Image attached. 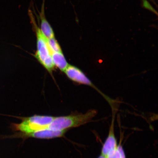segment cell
<instances>
[{
  "label": "cell",
  "instance_id": "9",
  "mask_svg": "<svg viewBox=\"0 0 158 158\" xmlns=\"http://www.w3.org/2000/svg\"><path fill=\"white\" fill-rule=\"evenodd\" d=\"M106 158H126V155L120 143L118 145L117 148L109 154Z\"/></svg>",
  "mask_w": 158,
  "mask_h": 158
},
{
  "label": "cell",
  "instance_id": "2",
  "mask_svg": "<svg viewBox=\"0 0 158 158\" xmlns=\"http://www.w3.org/2000/svg\"><path fill=\"white\" fill-rule=\"evenodd\" d=\"M30 16L37 39V51L35 55V57L51 73L54 70L55 66L51 56V52L47 43V39L37 25L33 15L30 14Z\"/></svg>",
  "mask_w": 158,
  "mask_h": 158
},
{
  "label": "cell",
  "instance_id": "8",
  "mask_svg": "<svg viewBox=\"0 0 158 158\" xmlns=\"http://www.w3.org/2000/svg\"><path fill=\"white\" fill-rule=\"evenodd\" d=\"M51 56L54 66L62 72H64L69 64L62 52H53Z\"/></svg>",
  "mask_w": 158,
  "mask_h": 158
},
{
  "label": "cell",
  "instance_id": "4",
  "mask_svg": "<svg viewBox=\"0 0 158 158\" xmlns=\"http://www.w3.org/2000/svg\"><path fill=\"white\" fill-rule=\"evenodd\" d=\"M69 130H54L47 128L31 133L16 132L12 135L6 136V138H21L23 141L29 138L40 139H51L64 137L65 134Z\"/></svg>",
  "mask_w": 158,
  "mask_h": 158
},
{
  "label": "cell",
  "instance_id": "5",
  "mask_svg": "<svg viewBox=\"0 0 158 158\" xmlns=\"http://www.w3.org/2000/svg\"><path fill=\"white\" fill-rule=\"evenodd\" d=\"M64 72L68 78L73 81L79 84L89 86L99 93L108 102L111 101V99L102 93L94 85L89 79L87 77L84 73L80 69L73 65L69 64Z\"/></svg>",
  "mask_w": 158,
  "mask_h": 158
},
{
  "label": "cell",
  "instance_id": "6",
  "mask_svg": "<svg viewBox=\"0 0 158 158\" xmlns=\"http://www.w3.org/2000/svg\"><path fill=\"white\" fill-rule=\"evenodd\" d=\"M114 114L112 118L111 125L107 138L102 146L101 154L106 157L108 154L115 150L118 147L117 140L114 134Z\"/></svg>",
  "mask_w": 158,
  "mask_h": 158
},
{
  "label": "cell",
  "instance_id": "10",
  "mask_svg": "<svg viewBox=\"0 0 158 158\" xmlns=\"http://www.w3.org/2000/svg\"><path fill=\"white\" fill-rule=\"evenodd\" d=\"M47 43L51 54L53 52H62V49L55 37L47 39Z\"/></svg>",
  "mask_w": 158,
  "mask_h": 158
},
{
  "label": "cell",
  "instance_id": "3",
  "mask_svg": "<svg viewBox=\"0 0 158 158\" xmlns=\"http://www.w3.org/2000/svg\"><path fill=\"white\" fill-rule=\"evenodd\" d=\"M21 120L20 123H12L10 128L13 131L31 133L48 128L54 116L35 115L30 117H16Z\"/></svg>",
  "mask_w": 158,
  "mask_h": 158
},
{
  "label": "cell",
  "instance_id": "11",
  "mask_svg": "<svg viewBox=\"0 0 158 158\" xmlns=\"http://www.w3.org/2000/svg\"><path fill=\"white\" fill-rule=\"evenodd\" d=\"M98 158H106V157L101 154Z\"/></svg>",
  "mask_w": 158,
  "mask_h": 158
},
{
  "label": "cell",
  "instance_id": "7",
  "mask_svg": "<svg viewBox=\"0 0 158 158\" xmlns=\"http://www.w3.org/2000/svg\"><path fill=\"white\" fill-rule=\"evenodd\" d=\"M44 3L43 5L40 13L41 25L40 28L43 35L47 39L55 37L54 31L51 25L45 18L44 14Z\"/></svg>",
  "mask_w": 158,
  "mask_h": 158
},
{
  "label": "cell",
  "instance_id": "1",
  "mask_svg": "<svg viewBox=\"0 0 158 158\" xmlns=\"http://www.w3.org/2000/svg\"><path fill=\"white\" fill-rule=\"evenodd\" d=\"M97 114L96 110H90L85 114L75 112L67 116L55 117L48 128L54 130H63L80 127L90 122Z\"/></svg>",
  "mask_w": 158,
  "mask_h": 158
}]
</instances>
